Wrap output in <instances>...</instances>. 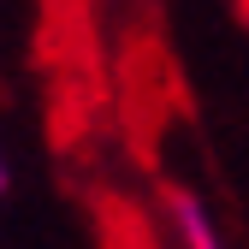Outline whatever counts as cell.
Masks as SVG:
<instances>
[{"instance_id": "6da1fadb", "label": "cell", "mask_w": 249, "mask_h": 249, "mask_svg": "<svg viewBox=\"0 0 249 249\" xmlns=\"http://www.w3.org/2000/svg\"><path fill=\"white\" fill-rule=\"evenodd\" d=\"M6 184H12V172H6V154H0V196H6Z\"/></svg>"}]
</instances>
